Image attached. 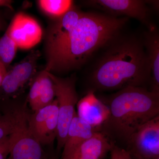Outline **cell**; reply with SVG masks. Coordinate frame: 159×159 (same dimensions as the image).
Wrapping results in <instances>:
<instances>
[{"label": "cell", "instance_id": "cell-17", "mask_svg": "<svg viewBox=\"0 0 159 159\" xmlns=\"http://www.w3.org/2000/svg\"><path fill=\"white\" fill-rule=\"evenodd\" d=\"M18 49L16 43L6 31L0 39V62L7 69L14 59Z\"/></svg>", "mask_w": 159, "mask_h": 159}, {"label": "cell", "instance_id": "cell-9", "mask_svg": "<svg viewBox=\"0 0 159 159\" xmlns=\"http://www.w3.org/2000/svg\"><path fill=\"white\" fill-rule=\"evenodd\" d=\"M18 48L28 50L41 40L43 31L37 21L22 12L16 14L7 30Z\"/></svg>", "mask_w": 159, "mask_h": 159}, {"label": "cell", "instance_id": "cell-10", "mask_svg": "<svg viewBox=\"0 0 159 159\" xmlns=\"http://www.w3.org/2000/svg\"><path fill=\"white\" fill-rule=\"evenodd\" d=\"M78 116L99 131L108 119L110 111L108 106L97 97L95 92L89 90L77 104Z\"/></svg>", "mask_w": 159, "mask_h": 159}, {"label": "cell", "instance_id": "cell-12", "mask_svg": "<svg viewBox=\"0 0 159 159\" xmlns=\"http://www.w3.org/2000/svg\"><path fill=\"white\" fill-rule=\"evenodd\" d=\"M142 39L150 65L149 90L159 93V29H148Z\"/></svg>", "mask_w": 159, "mask_h": 159}, {"label": "cell", "instance_id": "cell-16", "mask_svg": "<svg viewBox=\"0 0 159 159\" xmlns=\"http://www.w3.org/2000/svg\"><path fill=\"white\" fill-rule=\"evenodd\" d=\"M38 75L39 79L38 91L40 109L51 104L54 101L56 95L54 82L48 72L44 70L38 72Z\"/></svg>", "mask_w": 159, "mask_h": 159}, {"label": "cell", "instance_id": "cell-13", "mask_svg": "<svg viewBox=\"0 0 159 159\" xmlns=\"http://www.w3.org/2000/svg\"><path fill=\"white\" fill-rule=\"evenodd\" d=\"M96 132L90 125L80 118L77 112L71 121L61 156L70 153Z\"/></svg>", "mask_w": 159, "mask_h": 159}, {"label": "cell", "instance_id": "cell-26", "mask_svg": "<svg viewBox=\"0 0 159 159\" xmlns=\"http://www.w3.org/2000/svg\"><path fill=\"white\" fill-rule=\"evenodd\" d=\"M51 159H55V158H51Z\"/></svg>", "mask_w": 159, "mask_h": 159}, {"label": "cell", "instance_id": "cell-6", "mask_svg": "<svg viewBox=\"0 0 159 159\" xmlns=\"http://www.w3.org/2000/svg\"><path fill=\"white\" fill-rule=\"evenodd\" d=\"M40 55L38 50H32L20 62L9 67L0 87V99L17 97L27 85L30 86L37 74Z\"/></svg>", "mask_w": 159, "mask_h": 159}, {"label": "cell", "instance_id": "cell-20", "mask_svg": "<svg viewBox=\"0 0 159 159\" xmlns=\"http://www.w3.org/2000/svg\"><path fill=\"white\" fill-rule=\"evenodd\" d=\"M10 150L9 135L0 139V159H8Z\"/></svg>", "mask_w": 159, "mask_h": 159}, {"label": "cell", "instance_id": "cell-23", "mask_svg": "<svg viewBox=\"0 0 159 159\" xmlns=\"http://www.w3.org/2000/svg\"><path fill=\"white\" fill-rule=\"evenodd\" d=\"M7 70V69L2 63L0 62V74Z\"/></svg>", "mask_w": 159, "mask_h": 159}, {"label": "cell", "instance_id": "cell-22", "mask_svg": "<svg viewBox=\"0 0 159 159\" xmlns=\"http://www.w3.org/2000/svg\"><path fill=\"white\" fill-rule=\"evenodd\" d=\"M12 1L10 0H0V7H4L12 9Z\"/></svg>", "mask_w": 159, "mask_h": 159}, {"label": "cell", "instance_id": "cell-18", "mask_svg": "<svg viewBox=\"0 0 159 159\" xmlns=\"http://www.w3.org/2000/svg\"><path fill=\"white\" fill-rule=\"evenodd\" d=\"M12 131V125L9 115L6 112L0 119V139L8 136Z\"/></svg>", "mask_w": 159, "mask_h": 159}, {"label": "cell", "instance_id": "cell-21", "mask_svg": "<svg viewBox=\"0 0 159 159\" xmlns=\"http://www.w3.org/2000/svg\"><path fill=\"white\" fill-rule=\"evenodd\" d=\"M148 5H150L159 14V0L145 1Z\"/></svg>", "mask_w": 159, "mask_h": 159}, {"label": "cell", "instance_id": "cell-2", "mask_svg": "<svg viewBox=\"0 0 159 159\" xmlns=\"http://www.w3.org/2000/svg\"><path fill=\"white\" fill-rule=\"evenodd\" d=\"M90 75L94 91H117L149 83V60L142 38L122 32L102 48Z\"/></svg>", "mask_w": 159, "mask_h": 159}, {"label": "cell", "instance_id": "cell-3", "mask_svg": "<svg viewBox=\"0 0 159 159\" xmlns=\"http://www.w3.org/2000/svg\"><path fill=\"white\" fill-rule=\"evenodd\" d=\"M99 98L108 106L110 115L99 131L125 149L134 134L159 114V93L145 87H128Z\"/></svg>", "mask_w": 159, "mask_h": 159}, {"label": "cell", "instance_id": "cell-7", "mask_svg": "<svg viewBox=\"0 0 159 159\" xmlns=\"http://www.w3.org/2000/svg\"><path fill=\"white\" fill-rule=\"evenodd\" d=\"M125 149L132 159H154L159 156V114L132 136Z\"/></svg>", "mask_w": 159, "mask_h": 159}, {"label": "cell", "instance_id": "cell-15", "mask_svg": "<svg viewBox=\"0 0 159 159\" xmlns=\"http://www.w3.org/2000/svg\"><path fill=\"white\" fill-rule=\"evenodd\" d=\"M40 9L47 15L56 20L60 19L74 7L70 0H39Z\"/></svg>", "mask_w": 159, "mask_h": 159}, {"label": "cell", "instance_id": "cell-1", "mask_svg": "<svg viewBox=\"0 0 159 159\" xmlns=\"http://www.w3.org/2000/svg\"><path fill=\"white\" fill-rule=\"evenodd\" d=\"M129 18L83 12L76 26L64 37L46 41L45 70L54 74L78 69L121 32Z\"/></svg>", "mask_w": 159, "mask_h": 159}, {"label": "cell", "instance_id": "cell-24", "mask_svg": "<svg viewBox=\"0 0 159 159\" xmlns=\"http://www.w3.org/2000/svg\"><path fill=\"white\" fill-rule=\"evenodd\" d=\"M154 159H159V156L158 157H157L156 158Z\"/></svg>", "mask_w": 159, "mask_h": 159}, {"label": "cell", "instance_id": "cell-4", "mask_svg": "<svg viewBox=\"0 0 159 159\" xmlns=\"http://www.w3.org/2000/svg\"><path fill=\"white\" fill-rule=\"evenodd\" d=\"M6 113L12 125L9 159H48L42 145L29 129V113L26 107H15Z\"/></svg>", "mask_w": 159, "mask_h": 159}, {"label": "cell", "instance_id": "cell-11", "mask_svg": "<svg viewBox=\"0 0 159 159\" xmlns=\"http://www.w3.org/2000/svg\"><path fill=\"white\" fill-rule=\"evenodd\" d=\"M112 146V143L104 134L96 131L90 138L60 159H103L110 152Z\"/></svg>", "mask_w": 159, "mask_h": 159}, {"label": "cell", "instance_id": "cell-5", "mask_svg": "<svg viewBox=\"0 0 159 159\" xmlns=\"http://www.w3.org/2000/svg\"><path fill=\"white\" fill-rule=\"evenodd\" d=\"M48 72L54 83L58 104V124L56 139L57 150L60 151L65 144L68 131L76 113L75 107L79 100L74 77L62 78Z\"/></svg>", "mask_w": 159, "mask_h": 159}, {"label": "cell", "instance_id": "cell-25", "mask_svg": "<svg viewBox=\"0 0 159 159\" xmlns=\"http://www.w3.org/2000/svg\"><path fill=\"white\" fill-rule=\"evenodd\" d=\"M1 23H0V28H1Z\"/></svg>", "mask_w": 159, "mask_h": 159}, {"label": "cell", "instance_id": "cell-19", "mask_svg": "<svg viewBox=\"0 0 159 159\" xmlns=\"http://www.w3.org/2000/svg\"><path fill=\"white\" fill-rule=\"evenodd\" d=\"M110 153L111 159H132L126 149L114 145L113 143Z\"/></svg>", "mask_w": 159, "mask_h": 159}, {"label": "cell", "instance_id": "cell-8", "mask_svg": "<svg viewBox=\"0 0 159 159\" xmlns=\"http://www.w3.org/2000/svg\"><path fill=\"white\" fill-rule=\"evenodd\" d=\"M90 7L114 17L132 18L147 26L155 27L150 20L148 4L142 0H92L85 1Z\"/></svg>", "mask_w": 159, "mask_h": 159}, {"label": "cell", "instance_id": "cell-14", "mask_svg": "<svg viewBox=\"0 0 159 159\" xmlns=\"http://www.w3.org/2000/svg\"><path fill=\"white\" fill-rule=\"evenodd\" d=\"M58 124V104L41 126L35 138L42 145L51 144L57 138Z\"/></svg>", "mask_w": 159, "mask_h": 159}]
</instances>
